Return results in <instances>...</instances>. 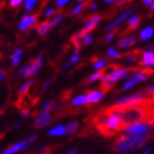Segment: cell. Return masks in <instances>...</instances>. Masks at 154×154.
I'll list each match as a JSON object with an SVG mask.
<instances>
[{"label": "cell", "mask_w": 154, "mask_h": 154, "mask_svg": "<svg viewBox=\"0 0 154 154\" xmlns=\"http://www.w3.org/2000/svg\"><path fill=\"white\" fill-rule=\"evenodd\" d=\"M144 96H153L154 95V85H151V86L144 87L143 89L140 90Z\"/></svg>", "instance_id": "83f0119b"}, {"label": "cell", "mask_w": 154, "mask_h": 154, "mask_svg": "<svg viewBox=\"0 0 154 154\" xmlns=\"http://www.w3.org/2000/svg\"><path fill=\"white\" fill-rule=\"evenodd\" d=\"M78 128H79V122L77 121L71 122L69 125H66V133H68V134H74V133L77 132Z\"/></svg>", "instance_id": "d4e9b609"}, {"label": "cell", "mask_w": 154, "mask_h": 154, "mask_svg": "<svg viewBox=\"0 0 154 154\" xmlns=\"http://www.w3.org/2000/svg\"><path fill=\"white\" fill-rule=\"evenodd\" d=\"M150 135L148 133L138 135L122 134L116 139L112 144V151L117 154H125L128 152L137 151L139 149L143 148L145 143L149 141Z\"/></svg>", "instance_id": "7a4b0ae2"}, {"label": "cell", "mask_w": 154, "mask_h": 154, "mask_svg": "<svg viewBox=\"0 0 154 154\" xmlns=\"http://www.w3.org/2000/svg\"><path fill=\"white\" fill-rule=\"evenodd\" d=\"M127 1H129V2H130V1H133V0H127Z\"/></svg>", "instance_id": "816d5d0a"}, {"label": "cell", "mask_w": 154, "mask_h": 154, "mask_svg": "<svg viewBox=\"0 0 154 154\" xmlns=\"http://www.w3.org/2000/svg\"><path fill=\"white\" fill-rule=\"evenodd\" d=\"M71 62L72 63H76V62H78V54H75L74 56L71 58Z\"/></svg>", "instance_id": "ab89813d"}, {"label": "cell", "mask_w": 154, "mask_h": 154, "mask_svg": "<svg viewBox=\"0 0 154 154\" xmlns=\"http://www.w3.org/2000/svg\"><path fill=\"white\" fill-rule=\"evenodd\" d=\"M72 93H73V89H69V90L66 89V90H64V91L62 93V96H61L62 101H63V103H67L68 100L71 99Z\"/></svg>", "instance_id": "f1b7e54d"}, {"label": "cell", "mask_w": 154, "mask_h": 154, "mask_svg": "<svg viewBox=\"0 0 154 154\" xmlns=\"http://www.w3.org/2000/svg\"><path fill=\"white\" fill-rule=\"evenodd\" d=\"M2 57H3V55H2V53H1V52H0V61H1V60H2Z\"/></svg>", "instance_id": "681fc988"}, {"label": "cell", "mask_w": 154, "mask_h": 154, "mask_svg": "<svg viewBox=\"0 0 154 154\" xmlns=\"http://www.w3.org/2000/svg\"><path fill=\"white\" fill-rule=\"evenodd\" d=\"M36 138H38V137H36V134H33V135H31L30 138L26 139V140H24V141H23V143H24V149H26L28 146H30L31 144H33V142L35 141Z\"/></svg>", "instance_id": "d6a6232c"}, {"label": "cell", "mask_w": 154, "mask_h": 154, "mask_svg": "<svg viewBox=\"0 0 154 154\" xmlns=\"http://www.w3.org/2000/svg\"><path fill=\"white\" fill-rule=\"evenodd\" d=\"M150 152H151V148H148L144 151V153H142V154H150Z\"/></svg>", "instance_id": "ee69618b"}, {"label": "cell", "mask_w": 154, "mask_h": 154, "mask_svg": "<svg viewBox=\"0 0 154 154\" xmlns=\"http://www.w3.org/2000/svg\"><path fill=\"white\" fill-rule=\"evenodd\" d=\"M139 65L142 67H151L154 66V53L152 52H143L141 61L139 62Z\"/></svg>", "instance_id": "4fadbf2b"}, {"label": "cell", "mask_w": 154, "mask_h": 154, "mask_svg": "<svg viewBox=\"0 0 154 154\" xmlns=\"http://www.w3.org/2000/svg\"><path fill=\"white\" fill-rule=\"evenodd\" d=\"M41 65H42V54H40L35 58L31 60L29 64L21 68L18 74H19V76H22V77H31L38 73V71L41 67Z\"/></svg>", "instance_id": "3957f363"}, {"label": "cell", "mask_w": 154, "mask_h": 154, "mask_svg": "<svg viewBox=\"0 0 154 154\" xmlns=\"http://www.w3.org/2000/svg\"><path fill=\"white\" fill-rule=\"evenodd\" d=\"M107 63V60L106 58H100L99 61H97L95 64H94V67L96 68V69H101V68L105 67V65Z\"/></svg>", "instance_id": "1f68e13d"}, {"label": "cell", "mask_w": 154, "mask_h": 154, "mask_svg": "<svg viewBox=\"0 0 154 154\" xmlns=\"http://www.w3.org/2000/svg\"><path fill=\"white\" fill-rule=\"evenodd\" d=\"M86 33H83L82 31L78 33H75L74 35L71 36V43L75 46V50L79 51L80 48L86 45Z\"/></svg>", "instance_id": "8992f818"}, {"label": "cell", "mask_w": 154, "mask_h": 154, "mask_svg": "<svg viewBox=\"0 0 154 154\" xmlns=\"http://www.w3.org/2000/svg\"><path fill=\"white\" fill-rule=\"evenodd\" d=\"M103 69H99L97 73H95V74H93V75H90L89 77H87L86 79L84 80L83 84H86V85H88V84H91L97 79H101V77H103Z\"/></svg>", "instance_id": "d6986e66"}, {"label": "cell", "mask_w": 154, "mask_h": 154, "mask_svg": "<svg viewBox=\"0 0 154 154\" xmlns=\"http://www.w3.org/2000/svg\"><path fill=\"white\" fill-rule=\"evenodd\" d=\"M151 100V111H150V115H149L148 119H146V123L149 125H154V95L150 98Z\"/></svg>", "instance_id": "484cf974"}, {"label": "cell", "mask_w": 154, "mask_h": 154, "mask_svg": "<svg viewBox=\"0 0 154 154\" xmlns=\"http://www.w3.org/2000/svg\"><path fill=\"white\" fill-rule=\"evenodd\" d=\"M140 22H141V16H133L132 18H130L128 21V26H127V29L125 31L120 32L119 35H125L128 34L129 32H132L139 28L140 26Z\"/></svg>", "instance_id": "8fae6325"}, {"label": "cell", "mask_w": 154, "mask_h": 154, "mask_svg": "<svg viewBox=\"0 0 154 154\" xmlns=\"http://www.w3.org/2000/svg\"><path fill=\"white\" fill-rule=\"evenodd\" d=\"M89 7H90V9H91V10H95L97 8V5H96V3H95V5H90Z\"/></svg>", "instance_id": "f6af8a7d"}, {"label": "cell", "mask_w": 154, "mask_h": 154, "mask_svg": "<svg viewBox=\"0 0 154 154\" xmlns=\"http://www.w3.org/2000/svg\"><path fill=\"white\" fill-rule=\"evenodd\" d=\"M33 82L32 80H29V82H26V83H24L22 85V86L20 87L19 91H18V95H19V97H24L28 95V93H29V89L30 87L32 86Z\"/></svg>", "instance_id": "44dd1931"}, {"label": "cell", "mask_w": 154, "mask_h": 154, "mask_svg": "<svg viewBox=\"0 0 154 154\" xmlns=\"http://www.w3.org/2000/svg\"><path fill=\"white\" fill-rule=\"evenodd\" d=\"M106 2H108V3H112V2H116L117 0H105Z\"/></svg>", "instance_id": "7dc6e473"}, {"label": "cell", "mask_w": 154, "mask_h": 154, "mask_svg": "<svg viewBox=\"0 0 154 154\" xmlns=\"http://www.w3.org/2000/svg\"><path fill=\"white\" fill-rule=\"evenodd\" d=\"M48 135H54V137H57V135H63L66 133V128L64 125H57L55 128L51 129L50 131L48 132Z\"/></svg>", "instance_id": "ffe728a7"}, {"label": "cell", "mask_w": 154, "mask_h": 154, "mask_svg": "<svg viewBox=\"0 0 154 154\" xmlns=\"http://www.w3.org/2000/svg\"><path fill=\"white\" fill-rule=\"evenodd\" d=\"M63 17H64V14H63V10H62L61 8H58V9L56 10V13L53 16L52 20L50 21V23H51V28H54L55 26H57L58 23H60V21L63 19Z\"/></svg>", "instance_id": "ac0fdd59"}, {"label": "cell", "mask_w": 154, "mask_h": 154, "mask_svg": "<svg viewBox=\"0 0 154 154\" xmlns=\"http://www.w3.org/2000/svg\"><path fill=\"white\" fill-rule=\"evenodd\" d=\"M9 149L11 150L12 153H16V152L20 151V150H23L24 149V143L22 142H19V143H17V144L12 145V146H9Z\"/></svg>", "instance_id": "f546056e"}, {"label": "cell", "mask_w": 154, "mask_h": 154, "mask_svg": "<svg viewBox=\"0 0 154 154\" xmlns=\"http://www.w3.org/2000/svg\"><path fill=\"white\" fill-rule=\"evenodd\" d=\"M103 110L109 115L118 116L119 119L121 120L122 127L125 130L132 125L146 121L151 111V100L150 98H144L142 101L134 105H128V106L113 105L103 108Z\"/></svg>", "instance_id": "6da1fadb"}, {"label": "cell", "mask_w": 154, "mask_h": 154, "mask_svg": "<svg viewBox=\"0 0 154 154\" xmlns=\"http://www.w3.org/2000/svg\"><path fill=\"white\" fill-rule=\"evenodd\" d=\"M69 0H56V3H57V6H64L65 3H67Z\"/></svg>", "instance_id": "74e56055"}, {"label": "cell", "mask_w": 154, "mask_h": 154, "mask_svg": "<svg viewBox=\"0 0 154 154\" xmlns=\"http://www.w3.org/2000/svg\"><path fill=\"white\" fill-rule=\"evenodd\" d=\"M66 154H79V150H78V149H76V148L71 149V150H69V151H68Z\"/></svg>", "instance_id": "8d00e7d4"}, {"label": "cell", "mask_w": 154, "mask_h": 154, "mask_svg": "<svg viewBox=\"0 0 154 154\" xmlns=\"http://www.w3.org/2000/svg\"><path fill=\"white\" fill-rule=\"evenodd\" d=\"M22 1L23 0H10V7H11V8H17L18 6L21 5Z\"/></svg>", "instance_id": "e575fe53"}, {"label": "cell", "mask_w": 154, "mask_h": 154, "mask_svg": "<svg viewBox=\"0 0 154 154\" xmlns=\"http://www.w3.org/2000/svg\"><path fill=\"white\" fill-rule=\"evenodd\" d=\"M36 1H38V0H26V3H24L26 9L29 10V11H32L36 5Z\"/></svg>", "instance_id": "4dcf8cb0"}, {"label": "cell", "mask_w": 154, "mask_h": 154, "mask_svg": "<svg viewBox=\"0 0 154 154\" xmlns=\"http://www.w3.org/2000/svg\"><path fill=\"white\" fill-rule=\"evenodd\" d=\"M137 43V38L134 36H129V38H121L120 41L118 42V48H129V46H132Z\"/></svg>", "instance_id": "e0dca14e"}, {"label": "cell", "mask_w": 154, "mask_h": 154, "mask_svg": "<svg viewBox=\"0 0 154 154\" xmlns=\"http://www.w3.org/2000/svg\"><path fill=\"white\" fill-rule=\"evenodd\" d=\"M153 33H154V28L149 26V28L144 29L141 32V34H140L141 41H146V40H149V38H151L152 35H153Z\"/></svg>", "instance_id": "7402d4cb"}, {"label": "cell", "mask_w": 154, "mask_h": 154, "mask_svg": "<svg viewBox=\"0 0 154 154\" xmlns=\"http://www.w3.org/2000/svg\"><path fill=\"white\" fill-rule=\"evenodd\" d=\"M50 29H51V23H50L48 20L43 21V22H41V23H38V26H35L36 32H38L40 35H45V34H48V32L50 31Z\"/></svg>", "instance_id": "2e32d148"}, {"label": "cell", "mask_w": 154, "mask_h": 154, "mask_svg": "<svg viewBox=\"0 0 154 154\" xmlns=\"http://www.w3.org/2000/svg\"><path fill=\"white\" fill-rule=\"evenodd\" d=\"M143 1V3H145V5H149V3H152L154 1V0H142Z\"/></svg>", "instance_id": "7bdbcfd3"}, {"label": "cell", "mask_w": 154, "mask_h": 154, "mask_svg": "<svg viewBox=\"0 0 154 154\" xmlns=\"http://www.w3.org/2000/svg\"><path fill=\"white\" fill-rule=\"evenodd\" d=\"M101 18H103V17L100 16V14H90V16L86 17L85 19H87V22H86V24L83 26L82 32L88 34L89 32L94 31V30L96 29V26H97V24H98V22L101 20Z\"/></svg>", "instance_id": "5b68a950"}, {"label": "cell", "mask_w": 154, "mask_h": 154, "mask_svg": "<svg viewBox=\"0 0 154 154\" xmlns=\"http://www.w3.org/2000/svg\"><path fill=\"white\" fill-rule=\"evenodd\" d=\"M21 55H22V50L21 48H17V50L13 51V53L11 54V61H12L13 66H17V65L19 64Z\"/></svg>", "instance_id": "cb8c5ba5"}, {"label": "cell", "mask_w": 154, "mask_h": 154, "mask_svg": "<svg viewBox=\"0 0 154 154\" xmlns=\"http://www.w3.org/2000/svg\"><path fill=\"white\" fill-rule=\"evenodd\" d=\"M105 97V94L99 90H93L87 89L86 90V98H87V105H91V103H99L100 100Z\"/></svg>", "instance_id": "9c48e42d"}, {"label": "cell", "mask_w": 154, "mask_h": 154, "mask_svg": "<svg viewBox=\"0 0 154 154\" xmlns=\"http://www.w3.org/2000/svg\"><path fill=\"white\" fill-rule=\"evenodd\" d=\"M150 10H151V11H154V2L152 3V6H151V8H150Z\"/></svg>", "instance_id": "c3c4849f"}, {"label": "cell", "mask_w": 154, "mask_h": 154, "mask_svg": "<svg viewBox=\"0 0 154 154\" xmlns=\"http://www.w3.org/2000/svg\"><path fill=\"white\" fill-rule=\"evenodd\" d=\"M78 1H86V0H78Z\"/></svg>", "instance_id": "f907efd6"}, {"label": "cell", "mask_w": 154, "mask_h": 154, "mask_svg": "<svg viewBox=\"0 0 154 154\" xmlns=\"http://www.w3.org/2000/svg\"><path fill=\"white\" fill-rule=\"evenodd\" d=\"M61 143H56V144H51V145H45L42 146L35 152V154H54L57 151L58 149L61 148L62 145H60Z\"/></svg>", "instance_id": "9a60e30c"}, {"label": "cell", "mask_w": 154, "mask_h": 154, "mask_svg": "<svg viewBox=\"0 0 154 154\" xmlns=\"http://www.w3.org/2000/svg\"><path fill=\"white\" fill-rule=\"evenodd\" d=\"M2 154H12V152H11V150H10V149L8 148V149L6 150V151L2 152Z\"/></svg>", "instance_id": "b9f144b4"}, {"label": "cell", "mask_w": 154, "mask_h": 154, "mask_svg": "<svg viewBox=\"0 0 154 154\" xmlns=\"http://www.w3.org/2000/svg\"><path fill=\"white\" fill-rule=\"evenodd\" d=\"M117 32H118V30H117V29H115L113 31H111V32H110L109 34H108V35H107L106 38H105V42H109V41H111V40H112V38H115L116 33H117Z\"/></svg>", "instance_id": "836d02e7"}, {"label": "cell", "mask_w": 154, "mask_h": 154, "mask_svg": "<svg viewBox=\"0 0 154 154\" xmlns=\"http://www.w3.org/2000/svg\"><path fill=\"white\" fill-rule=\"evenodd\" d=\"M107 56L110 60H113V58H122V54H120L119 52H117V50L110 48L108 51H107Z\"/></svg>", "instance_id": "4316f807"}, {"label": "cell", "mask_w": 154, "mask_h": 154, "mask_svg": "<svg viewBox=\"0 0 154 154\" xmlns=\"http://www.w3.org/2000/svg\"><path fill=\"white\" fill-rule=\"evenodd\" d=\"M6 72H3V71H1L0 69V80H2V79H5L6 78Z\"/></svg>", "instance_id": "60d3db41"}, {"label": "cell", "mask_w": 154, "mask_h": 154, "mask_svg": "<svg viewBox=\"0 0 154 154\" xmlns=\"http://www.w3.org/2000/svg\"><path fill=\"white\" fill-rule=\"evenodd\" d=\"M142 54H143V50L137 48V50H133V51L127 52L125 54H122V58H125L128 62H140Z\"/></svg>", "instance_id": "7c38bea8"}, {"label": "cell", "mask_w": 154, "mask_h": 154, "mask_svg": "<svg viewBox=\"0 0 154 154\" xmlns=\"http://www.w3.org/2000/svg\"><path fill=\"white\" fill-rule=\"evenodd\" d=\"M56 10L57 9H53V8H50V9L48 10H46V11H45V17H53L55 14V13H56Z\"/></svg>", "instance_id": "d590c367"}, {"label": "cell", "mask_w": 154, "mask_h": 154, "mask_svg": "<svg viewBox=\"0 0 154 154\" xmlns=\"http://www.w3.org/2000/svg\"><path fill=\"white\" fill-rule=\"evenodd\" d=\"M3 5H5V0H0V10L3 7Z\"/></svg>", "instance_id": "bcb514c9"}, {"label": "cell", "mask_w": 154, "mask_h": 154, "mask_svg": "<svg viewBox=\"0 0 154 154\" xmlns=\"http://www.w3.org/2000/svg\"><path fill=\"white\" fill-rule=\"evenodd\" d=\"M52 82H53L52 79L48 80V82H46V83H45L44 85H43V88H42V90H45V89H46V88L48 87V85H51V84H52Z\"/></svg>", "instance_id": "f35d334b"}, {"label": "cell", "mask_w": 154, "mask_h": 154, "mask_svg": "<svg viewBox=\"0 0 154 154\" xmlns=\"http://www.w3.org/2000/svg\"><path fill=\"white\" fill-rule=\"evenodd\" d=\"M145 96L139 90L137 93L132 94V95H129V96L122 97V98H119L115 101V105H120V106H128V105H134V103H138L140 101L144 99Z\"/></svg>", "instance_id": "277c9868"}, {"label": "cell", "mask_w": 154, "mask_h": 154, "mask_svg": "<svg viewBox=\"0 0 154 154\" xmlns=\"http://www.w3.org/2000/svg\"><path fill=\"white\" fill-rule=\"evenodd\" d=\"M132 12H133V9H132V8H130V9H128V10H127V11H125V13H122L121 16L119 17V18H118V19H117V20H116L115 22L111 23L110 26H107V28H106V31H107V32H111V31H113V30H115L116 28H117V26H118L119 23H121L122 21H123V20H125V18H127V17L130 16V14H131Z\"/></svg>", "instance_id": "5bb4252c"}, {"label": "cell", "mask_w": 154, "mask_h": 154, "mask_svg": "<svg viewBox=\"0 0 154 154\" xmlns=\"http://www.w3.org/2000/svg\"><path fill=\"white\" fill-rule=\"evenodd\" d=\"M52 121V116L48 112H42L36 117L35 121H34V128L41 129L50 125Z\"/></svg>", "instance_id": "30bf717a"}, {"label": "cell", "mask_w": 154, "mask_h": 154, "mask_svg": "<svg viewBox=\"0 0 154 154\" xmlns=\"http://www.w3.org/2000/svg\"><path fill=\"white\" fill-rule=\"evenodd\" d=\"M87 105V98L85 95H80L77 96L73 101H72V106L77 107V106H86Z\"/></svg>", "instance_id": "603a6c76"}, {"label": "cell", "mask_w": 154, "mask_h": 154, "mask_svg": "<svg viewBox=\"0 0 154 154\" xmlns=\"http://www.w3.org/2000/svg\"><path fill=\"white\" fill-rule=\"evenodd\" d=\"M38 16H40V13L32 14V16H24L19 24V29L21 30V31H26V30L30 29L33 24L36 23V21H38Z\"/></svg>", "instance_id": "52a82bcc"}, {"label": "cell", "mask_w": 154, "mask_h": 154, "mask_svg": "<svg viewBox=\"0 0 154 154\" xmlns=\"http://www.w3.org/2000/svg\"><path fill=\"white\" fill-rule=\"evenodd\" d=\"M127 134L129 135H138V134H145L149 132L148 125H143V123H137V125H132L125 129Z\"/></svg>", "instance_id": "ba28073f"}]
</instances>
